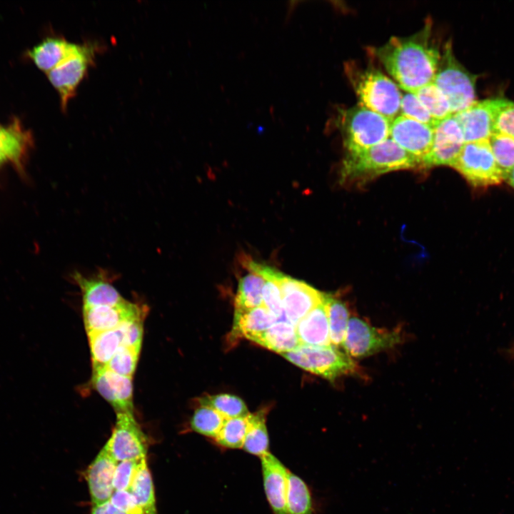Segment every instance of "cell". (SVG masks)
I'll return each instance as SVG.
<instances>
[{"label": "cell", "mask_w": 514, "mask_h": 514, "mask_svg": "<svg viewBox=\"0 0 514 514\" xmlns=\"http://www.w3.org/2000/svg\"><path fill=\"white\" fill-rule=\"evenodd\" d=\"M373 51L398 85L410 93L433 82L441 56L429 19L416 33L392 36Z\"/></svg>", "instance_id": "6da1fadb"}, {"label": "cell", "mask_w": 514, "mask_h": 514, "mask_svg": "<svg viewBox=\"0 0 514 514\" xmlns=\"http://www.w3.org/2000/svg\"><path fill=\"white\" fill-rule=\"evenodd\" d=\"M419 167L423 166L417 158L388 138L368 148L346 151L341 178L343 182L363 183L387 172Z\"/></svg>", "instance_id": "7a4b0ae2"}, {"label": "cell", "mask_w": 514, "mask_h": 514, "mask_svg": "<svg viewBox=\"0 0 514 514\" xmlns=\"http://www.w3.org/2000/svg\"><path fill=\"white\" fill-rule=\"evenodd\" d=\"M344 68L361 104L390 120L398 116L402 94L393 81L380 70L353 62Z\"/></svg>", "instance_id": "3957f363"}, {"label": "cell", "mask_w": 514, "mask_h": 514, "mask_svg": "<svg viewBox=\"0 0 514 514\" xmlns=\"http://www.w3.org/2000/svg\"><path fill=\"white\" fill-rule=\"evenodd\" d=\"M391 121L358 103L339 111L337 126L346 151H352L370 148L388 139Z\"/></svg>", "instance_id": "277c9868"}, {"label": "cell", "mask_w": 514, "mask_h": 514, "mask_svg": "<svg viewBox=\"0 0 514 514\" xmlns=\"http://www.w3.org/2000/svg\"><path fill=\"white\" fill-rule=\"evenodd\" d=\"M476 78L458 61L451 42L448 41L443 47L433 83L445 95L453 114L475 101Z\"/></svg>", "instance_id": "5b68a950"}, {"label": "cell", "mask_w": 514, "mask_h": 514, "mask_svg": "<svg viewBox=\"0 0 514 514\" xmlns=\"http://www.w3.org/2000/svg\"><path fill=\"white\" fill-rule=\"evenodd\" d=\"M281 355L302 369L331 381L357 371V365L352 358L333 345H300L294 350Z\"/></svg>", "instance_id": "8992f818"}, {"label": "cell", "mask_w": 514, "mask_h": 514, "mask_svg": "<svg viewBox=\"0 0 514 514\" xmlns=\"http://www.w3.org/2000/svg\"><path fill=\"white\" fill-rule=\"evenodd\" d=\"M102 46L96 41L76 44L71 53L54 69L46 73L49 80L57 90L63 110L76 94L81 81L95 62Z\"/></svg>", "instance_id": "52a82bcc"}, {"label": "cell", "mask_w": 514, "mask_h": 514, "mask_svg": "<svg viewBox=\"0 0 514 514\" xmlns=\"http://www.w3.org/2000/svg\"><path fill=\"white\" fill-rule=\"evenodd\" d=\"M453 167L475 187L498 185L504 180L488 140L465 143Z\"/></svg>", "instance_id": "ba28073f"}, {"label": "cell", "mask_w": 514, "mask_h": 514, "mask_svg": "<svg viewBox=\"0 0 514 514\" xmlns=\"http://www.w3.org/2000/svg\"><path fill=\"white\" fill-rule=\"evenodd\" d=\"M401 341L399 331L369 325L362 319L350 318L342 346L351 358H361L392 348Z\"/></svg>", "instance_id": "9c48e42d"}, {"label": "cell", "mask_w": 514, "mask_h": 514, "mask_svg": "<svg viewBox=\"0 0 514 514\" xmlns=\"http://www.w3.org/2000/svg\"><path fill=\"white\" fill-rule=\"evenodd\" d=\"M144 316L130 319L116 328L88 336L93 369L106 366L121 347L141 348Z\"/></svg>", "instance_id": "30bf717a"}, {"label": "cell", "mask_w": 514, "mask_h": 514, "mask_svg": "<svg viewBox=\"0 0 514 514\" xmlns=\"http://www.w3.org/2000/svg\"><path fill=\"white\" fill-rule=\"evenodd\" d=\"M104 448L117 461L146 458L147 438L133 412L116 413V420Z\"/></svg>", "instance_id": "8fae6325"}, {"label": "cell", "mask_w": 514, "mask_h": 514, "mask_svg": "<svg viewBox=\"0 0 514 514\" xmlns=\"http://www.w3.org/2000/svg\"><path fill=\"white\" fill-rule=\"evenodd\" d=\"M276 281L281 290L285 317L295 326L323 300L325 293L303 281L282 273Z\"/></svg>", "instance_id": "7c38bea8"}, {"label": "cell", "mask_w": 514, "mask_h": 514, "mask_svg": "<svg viewBox=\"0 0 514 514\" xmlns=\"http://www.w3.org/2000/svg\"><path fill=\"white\" fill-rule=\"evenodd\" d=\"M389 138L424 167V161L433 146L434 127L398 115L391 121Z\"/></svg>", "instance_id": "4fadbf2b"}, {"label": "cell", "mask_w": 514, "mask_h": 514, "mask_svg": "<svg viewBox=\"0 0 514 514\" xmlns=\"http://www.w3.org/2000/svg\"><path fill=\"white\" fill-rule=\"evenodd\" d=\"M464 143L462 129L453 114L439 121L434 126L433 143L424 161V167L453 166Z\"/></svg>", "instance_id": "5bb4252c"}, {"label": "cell", "mask_w": 514, "mask_h": 514, "mask_svg": "<svg viewBox=\"0 0 514 514\" xmlns=\"http://www.w3.org/2000/svg\"><path fill=\"white\" fill-rule=\"evenodd\" d=\"M143 306L126 301L116 306H83V318L88 336L117 328L123 323L146 314Z\"/></svg>", "instance_id": "9a60e30c"}, {"label": "cell", "mask_w": 514, "mask_h": 514, "mask_svg": "<svg viewBox=\"0 0 514 514\" xmlns=\"http://www.w3.org/2000/svg\"><path fill=\"white\" fill-rule=\"evenodd\" d=\"M91 382L116 413L133 412L132 377L119 375L104 366L93 369Z\"/></svg>", "instance_id": "2e32d148"}, {"label": "cell", "mask_w": 514, "mask_h": 514, "mask_svg": "<svg viewBox=\"0 0 514 514\" xmlns=\"http://www.w3.org/2000/svg\"><path fill=\"white\" fill-rule=\"evenodd\" d=\"M496 98L475 101L453 114L463 131L465 143L488 140L493 133Z\"/></svg>", "instance_id": "e0dca14e"}, {"label": "cell", "mask_w": 514, "mask_h": 514, "mask_svg": "<svg viewBox=\"0 0 514 514\" xmlns=\"http://www.w3.org/2000/svg\"><path fill=\"white\" fill-rule=\"evenodd\" d=\"M118 462L103 448L86 471L93 505L109 501L115 490L113 485L114 471Z\"/></svg>", "instance_id": "ac0fdd59"}, {"label": "cell", "mask_w": 514, "mask_h": 514, "mask_svg": "<svg viewBox=\"0 0 514 514\" xmlns=\"http://www.w3.org/2000/svg\"><path fill=\"white\" fill-rule=\"evenodd\" d=\"M72 278L81 291L83 306H116L127 301L112 285L105 270H99L91 277L75 272Z\"/></svg>", "instance_id": "d6986e66"}, {"label": "cell", "mask_w": 514, "mask_h": 514, "mask_svg": "<svg viewBox=\"0 0 514 514\" xmlns=\"http://www.w3.org/2000/svg\"><path fill=\"white\" fill-rule=\"evenodd\" d=\"M260 458L268 503L274 514H286L288 469L271 453Z\"/></svg>", "instance_id": "ffe728a7"}, {"label": "cell", "mask_w": 514, "mask_h": 514, "mask_svg": "<svg viewBox=\"0 0 514 514\" xmlns=\"http://www.w3.org/2000/svg\"><path fill=\"white\" fill-rule=\"evenodd\" d=\"M296 331L301 345H331L326 293L323 300L296 324Z\"/></svg>", "instance_id": "44dd1931"}, {"label": "cell", "mask_w": 514, "mask_h": 514, "mask_svg": "<svg viewBox=\"0 0 514 514\" xmlns=\"http://www.w3.org/2000/svg\"><path fill=\"white\" fill-rule=\"evenodd\" d=\"M277 321V318L264 306L248 310H235L231 338L244 337L251 340L266 331Z\"/></svg>", "instance_id": "7402d4cb"}, {"label": "cell", "mask_w": 514, "mask_h": 514, "mask_svg": "<svg viewBox=\"0 0 514 514\" xmlns=\"http://www.w3.org/2000/svg\"><path fill=\"white\" fill-rule=\"evenodd\" d=\"M75 45L64 38L48 37L28 54L39 69L48 73L71 53Z\"/></svg>", "instance_id": "603a6c76"}, {"label": "cell", "mask_w": 514, "mask_h": 514, "mask_svg": "<svg viewBox=\"0 0 514 514\" xmlns=\"http://www.w3.org/2000/svg\"><path fill=\"white\" fill-rule=\"evenodd\" d=\"M250 341L280 354L293 351L301 345L296 326L286 321H277Z\"/></svg>", "instance_id": "cb8c5ba5"}, {"label": "cell", "mask_w": 514, "mask_h": 514, "mask_svg": "<svg viewBox=\"0 0 514 514\" xmlns=\"http://www.w3.org/2000/svg\"><path fill=\"white\" fill-rule=\"evenodd\" d=\"M265 279L259 275L249 273L238 281L234 300L235 310H248L263 306V288Z\"/></svg>", "instance_id": "d4e9b609"}, {"label": "cell", "mask_w": 514, "mask_h": 514, "mask_svg": "<svg viewBox=\"0 0 514 514\" xmlns=\"http://www.w3.org/2000/svg\"><path fill=\"white\" fill-rule=\"evenodd\" d=\"M144 514H158L153 484L146 458L143 459L128 490Z\"/></svg>", "instance_id": "484cf974"}, {"label": "cell", "mask_w": 514, "mask_h": 514, "mask_svg": "<svg viewBox=\"0 0 514 514\" xmlns=\"http://www.w3.org/2000/svg\"><path fill=\"white\" fill-rule=\"evenodd\" d=\"M266 410H261L249 415V427L243 448L247 453L260 458L268 453L269 439L266 425Z\"/></svg>", "instance_id": "4316f807"}, {"label": "cell", "mask_w": 514, "mask_h": 514, "mask_svg": "<svg viewBox=\"0 0 514 514\" xmlns=\"http://www.w3.org/2000/svg\"><path fill=\"white\" fill-rule=\"evenodd\" d=\"M286 514H313V502L306 483L288 470Z\"/></svg>", "instance_id": "83f0119b"}, {"label": "cell", "mask_w": 514, "mask_h": 514, "mask_svg": "<svg viewBox=\"0 0 514 514\" xmlns=\"http://www.w3.org/2000/svg\"><path fill=\"white\" fill-rule=\"evenodd\" d=\"M328 318L331 345L338 347L343 345L348 321L349 311L347 306L339 299L326 294Z\"/></svg>", "instance_id": "f1b7e54d"}, {"label": "cell", "mask_w": 514, "mask_h": 514, "mask_svg": "<svg viewBox=\"0 0 514 514\" xmlns=\"http://www.w3.org/2000/svg\"><path fill=\"white\" fill-rule=\"evenodd\" d=\"M196 402L198 405L216 410L226 419L244 417L250 413L243 400L232 394L205 395L198 398Z\"/></svg>", "instance_id": "f546056e"}, {"label": "cell", "mask_w": 514, "mask_h": 514, "mask_svg": "<svg viewBox=\"0 0 514 514\" xmlns=\"http://www.w3.org/2000/svg\"><path fill=\"white\" fill-rule=\"evenodd\" d=\"M26 137L17 124L0 126V164L11 161L19 163L26 148Z\"/></svg>", "instance_id": "4dcf8cb0"}, {"label": "cell", "mask_w": 514, "mask_h": 514, "mask_svg": "<svg viewBox=\"0 0 514 514\" xmlns=\"http://www.w3.org/2000/svg\"><path fill=\"white\" fill-rule=\"evenodd\" d=\"M226 418L216 410L206 405H198L190 420V427L194 432L213 440L218 436Z\"/></svg>", "instance_id": "1f68e13d"}, {"label": "cell", "mask_w": 514, "mask_h": 514, "mask_svg": "<svg viewBox=\"0 0 514 514\" xmlns=\"http://www.w3.org/2000/svg\"><path fill=\"white\" fill-rule=\"evenodd\" d=\"M414 94L435 121H439L453 114L447 99L433 82Z\"/></svg>", "instance_id": "d6a6232c"}, {"label": "cell", "mask_w": 514, "mask_h": 514, "mask_svg": "<svg viewBox=\"0 0 514 514\" xmlns=\"http://www.w3.org/2000/svg\"><path fill=\"white\" fill-rule=\"evenodd\" d=\"M249 415L244 417L226 419L218 436L214 440L217 445L225 448H243L249 427Z\"/></svg>", "instance_id": "836d02e7"}, {"label": "cell", "mask_w": 514, "mask_h": 514, "mask_svg": "<svg viewBox=\"0 0 514 514\" xmlns=\"http://www.w3.org/2000/svg\"><path fill=\"white\" fill-rule=\"evenodd\" d=\"M488 142L504 180L514 167V138L499 133H493L488 139Z\"/></svg>", "instance_id": "e575fe53"}, {"label": "cell", "mask_w": 514, "mask_h": 514, "mask_svg": "<svg viewBox=\"0 0 514 514\" xmlns=\"http://www.w3.org/2000/svg\"><path fill=\"white\" fill-rule=\"evenodd\" d=\"M140 350L141 348L138 347H121L115 353L106 367L119 375L132 377Z\"/></svg>", "instance_id": "d590c367"}, {"label": "cell", "mask_w": 514, "mask_h": 514, "mask_svg": "<svg viewBox=\"0 0 514 514\" xmlns=\"http://www.w3.org/2000/svg\"><path fill=\"white\" fill-rule=\"evenodd\" d=\"M493 133L514 138V102L505 98H496Z\"/></svg>", "instance_id": "8d00e7d4"}, {"label": "cell", "mask_w": 514, "mask_h": 514, "mask_svg": "<svg viewBox=\"0 0 514 514\" xmlns=\"http://www.w3.org/2000/svg\"><path fill=\"white\" fill-rule=\"evenodd\" d=\"M400 111L404 116L433 127L438 122L430 116L414 93L407 92L402 95Z\"/></svg>", "instance_id": "74e56055"}, {"label": "cell", "mask_w": 514, "mask_h": 514, "mask_svg": "<svg viewBox=\"0 0 514 514\" xmlns=\"http://www.w3.org/2000/svg\"><path fill=\"white\" fill-rule=\"evenodd\" d=\"M142 459L118 462L114 475L113 485L115 491L129 490Z\"/></svg>", "instance_id": "f35d334b"}, {"label": "cell", "mask_w": 514, "mask_h": 514, "mask_svg": "<svg viewBox=\"0 0 514 514\" xmlns=\"http://www.w3.org/2000/svg\"><path fill=\"white\" fill-rule=\"evenodd\" d=\"M263 306L274 315L278 321H286L281 293L276 281L266 280L263 288Z\"/></svg>", "instance_id": "ab89813d"}, {"label": "cell", "mask_w": 514, "mask_h": 514, "mask_svg": "<svg viewBox=\"0 0 514 514\" xmlns=\"http://www.w3.org/2000/svg\"><path fill=\"white\" fill-rule=\"evenodd\" d=\"M109 501L127 514H144L133 495L128 490L114 491Z\"/></svg>", "instance_id": "60d3db41"}, {"label": "cell", "mask_w": 514, "mask_h": 514, "mask_svg": "<svg viewBox=\"0 0 514 514\" xmlns=\"http://www.w3.org/2000/svg\"><path fill=\"white\" fill-rule=\"evenodd\" d=\"M90 514H127L116 508L109 500L103 504L93 505Z\"/></svg>", "instance_id": "b9f144b4"}, {"label": "cell", "mask_w": 514, "mask_h": 514, "mask_svg": "<svg viewBox=\"0 0 514 514\" xmlns=\"http://www.w3.org/2000/svg\"><path fill=\"white\" fill-rule=\"evenodd\" d=\"M506 180L508 181V183L514 188V167L508 174Z\"/></svg>", "instance_id": "7bdbcfd3"}]
</instances>
